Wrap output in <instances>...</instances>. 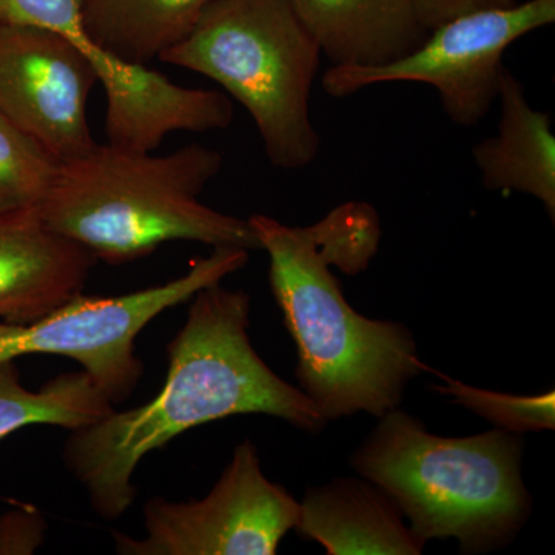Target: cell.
Here are the masks:
<instances>
[{
	"instance_id": "cell-1",
	"label": "cell",
	"mask_w": 555,
	"mask_h": 555,
	"mask_svg": "<svg viewBox=\"0 0 555 555\" xmlns=\"http://www.w3.org/2000/svg\"><path fill=\"white\" fill-rule=\"evenodd\" d=\"M189 302L188 320L167 347L169 372L158 396L72 430L65 443V466L105 520L133 505L134 470L144 456L193 427L250 414L308 433L327 425L305 392L278 377L251 346L246 292L218 283Z\"/></svg>"
},
{
	"instance_id": "cell-2",
	"label": "cell",
	"mask_w": 555,
	"mask_h": 555,
	"mask_svg": "<svg viewBox=\"0 0 555 555\" xmlns=\"http://www.w3.org/2000/svg\"><path fill=\"white\" fill-rule=\"evenodd\" d=\"M270 259L269 281L297 346L299 389L326 422L400 406L409 383L429 367L404 324L371 320L347 302L331 266L334 254L315 225L247 219Z\"/></svg>"
},
{
	"instance_id": "cell-3",
	"label": "cell",
	"mask_w": 555,
	"mask_h": 555,
	"mask_svg": "<svg viewBox=\"0 0 555 555\" xmlns=\"http://www.w3.org/2000/svg\"><path fill=\"white\" fill-rule=\"evenodd\" d=\"M221 167L217 150L201 144L164 156L96 144L60 164L38 215L47 228L112 266L147 257L171 241L261 250L247 219L199 201Z\"/></svg>"
},
{
	"instance_id": "cell-4",
	"label": "cell",
	"mask_w": 555,
	"mask_h": 555,
	"mask_svg": "<svg viewBox=\"0 0 555 555\" xmlns=\"http://www.w3.org/2000/svg\"><path fill=\"white\" fill-rule=\"evenodd\" d=\"M521 459L517 434L436 436L396 408L379 416L350 465L392 500L422 542L454 539L463 554H483L509 545L531 514Z\"/></svg>"
},
{
	"instance_id": "cell-5",
	"label": "cell",
	"mask_w": 555,
	"mask_h": 555,
	"mask_svg": "<svg viewBox=\"0 0 555 555\" xmlns=\"http://www.w3.org/2000/svg\"><path fill=\"white\" fill-rule=\"evenodd\" d=\"M320 56L291 0H211L159 61L218 82L254 119L270 164L298 170L320 150L309 109Z\"/></svg>"
},
{
	"instance_id": "cell-6",
	"label": "cell",
	"mask_w": 555,
	"mask_h": 555,
	"mask_svg": "<svg viewBox=\"0 0 555 555\" xmlns=\"http://www.w3.org/2000/svg\"><path fill=\"white\" fill-rule=\"evenodd\" d=\"M246 248L215 247L182 276L119 297L79 294L31 323L0 320V363L25 356H60L78 361L94 385L113 401L131 396L144 364L137 338L156 317L184 305L199 291L222 283L248 262Z\"/></svg>"
},
{
	"instance_id": "cell-7",
	"label": "cell",
	"mask_w": 555,
	"mask_h": 555,
	"mask_svg": "<svg viewBox=\"0 0 555 555\" xmlns=\"http://www.w3.org/2000/svg\"><path fill=\"white\" fill-rule=\"evenodd\" d=\"M554 21L555 0L473 11L434 28L418 49L389 64L332 65L323 89L331 96L345 98L379 83H427L437 90L452 122L474 127L499 98L507 47Z\"/></svg>"
},
{
	"instance_id": "cell-8",
	"label": "cell",
	"mask_w": 555,
	"mask_h": 555,
	"mask_svg": "<svg viewBox=\"0 0 555 555\" xmlns=\"http://www.w3.org/2000/svg\"><path fill=\"white\" fill-rule=\"evenodd\" d=\"M298 514V500L264 476L257 447L244 440L206 496L150 499L144 539L113 540L120 555H275Z\"/></svg>"
},
{
	"instance_id": "cell-9",
	"label": "cell",
	"mask_w": 555,
	"mask_h": 555,
	"mask_svg": "<svg viewBox=\"0 0 555 555\" xmlns=\"http://www.w3.org/2000/svg\"><path fill=\"white\" fill-rule=\"evenodd\" d=\"M98 75L57 33L0 22V113L60 163L96 145L87 105Z\"/></svg>"
},
{
	"instance_id": "cell-10",
	"label": "cell",
	"mask_w": 555,
	"mask_h": 555,
	"mask_svg": "<svg viewBox=\"0 0 555 555\" xmlns=\"http://www.w3.org/2000/svg\"><path fill=\"white\" fill-rule=\"evenodd\" d=\"M98 258L43 224L38 210L0 215V320L31 323L65 305Z\"/></svg>"
},
{
	"instance_id": "cell-11",
	"label": "cell",
	"mask_w": 555,
	"mask_h": 555,
	"mask_svg": "<svg viewBox=\"0 0 555 555\" xmlns=\"http://www.w3.org/2000/svg\"><path fill=\"white\" fill-rule=\"evenodd\" d=\"M294 529L328 555H418L426 546L392 500L363 477L310 488Z\"/></svg>"
},
{
	"instance_id": "cell-12",
	"label": "cell",
	"mask_w": 555,
	"mask_h": 555,
	"mask_svg": "<svg viewBox=\"0 0 555 555\" xmlns=\"http://www.w3.org/2000/svg\"><path fill=\"white\" fill-rule=\"evenodd\" d=\"M105 96L107 144L127 152H155L173 131L225 130L235 116L224 91L177 86L147 65L126 90Z\"/></svg>"
},
{
	"instance_id": "cell-13",
	"label": "cell",
	"mask_w": 555,
	"mask_h": 555,
	"mask_svg": "<svg viewBox=\"0 0 555 555\" xmlns=\"http://www.w3.org/2000/svg\"><path fill=\"white\" fill-rule=\"evenodd\" d=\"M334 65L378 67L406 56L429 35L412 0H291Z\"/></svg>"
},
{
	"instance_id": "cell-14",
	"label": "cell",
	"mask_w": 555,
	"mask_h": 555,
	"mask_svg": "<svg viewBox=\"0 0 555 555\" xmlns=\"http://www.w3.org/2000/svg\"><path fill=\"white\" fill-rule=\"evenodd\" d=\"M499 131L473 150L481 182L491 192L524 193L539 199L555 219V137L550 113L534 109L524 86L503 69Z\"/></svg>"
},
{
	"instance_id": "cell-15",
	"label": "cell",
	"mask_w": 555,
	"mask_h": 555,
	"mask_svg": "<svg viewBox=\"0 0 555 555\" xmlns=\"http://www.w3.org/2000/svg\"><path fill=\"white\" fill-rule=\"evenodd\" d=\"M211 0H79L83 25L104 53L147 65L198 24Z\"/></svg>"
},
{
	"instance_id": "cell-16",
	"label": "cell",
	"mask_w": 555,
	"mask_h": 555,
	"mask_svg": "<svg viewBox=\"0 0 555 555\" xmlns=\"http://www.w3.org/2000/svg\"><path fill=\"white\" fill-rule=\"evenodd\" d=\"M115 411L86 372H67L40 389H27L14 361L0 363V440L24 427L49 425L76 430Z\"/></svg>"
},
{
	"instance_id": "cell-17",
	"label": "cell",
	"mask_w": 555,
	"mask_h": 555,
	"mask_svg": "<svg viewBox=\"0 0 555 555\" xmlns=\"http://www.w3.org/2000/svg\"><path fill=\"white\" fill-rule=\"evenodd\" d=\"M60 160L0 113V215L38 210Z\"/></svg>"
},
{
	"instance_id": "cell-18",
	"label": "cell",
	"mask_w": 555,
	"mask_h": 555,
	"mask_svg": "<svg viewBox=\"0 0 555 555\" xmlns=\"http://www.w3.org/2000/svg\"><path fill=\"white\" fill-rule=\"evenodd\" d=\"M436 374L444 382L443 385H433L436 392L452 398L454 403L469 409L474 414L491 423L495 429L506 430L517 436L554 430V390L540 396H511V393L492 392V390L469 386L438 372Z\"/></svg>"
},
{
	"instance_id": "cell-19",
	"label": "cell",
	"mask_w": 555,
	"mask_h": 555,
	"mask_svg": "<svg viewBox=\"0 0 555 555\" xmlns=\"http://www.w3.org/2000/svg\"><path fill=\"white\" fill-rule=\"evenodd\" d=\"M0 22L57 33L91 62L102 86L122 78L131 67L104 53L91 40L79 0H0Z\"/></svg>"
},
{
	"instance_id": "cell-20",
	"label": "cell",
	"mask_w": 555,
	"mask_h": 555,
	"mask_svg": "<svg viewBox=\"0 0 555 555\" xmlns=\"http://www.w3.org/2000/svg\"><path fill=\"white\" fill-rule=\"evenodd\" d=\"M321 236L337 258V268L357 275L367 268L379 244L377 211L366 203H346L317 222Z\"/></svg>"
},
{
	"instance_id": "cell-21",
	"label": "cell",
	"mask_w": 555,
	"mask_h": 555,
	"mask_svg": "<svg viewBox=\"0 0 555 555\" xmlns=\"http://www.w3.org/2000/svg\"><path fill=\"white\" fill-rule=\"evenodd\" d=\"M46 528L38 511H10L0 516V555L35 553L46 539Z\"/></svg>"
},
{
	"instance_id": "cell-22",
	"label": "cell",
	"mask_w": 555,
	"mask_h": 555,
	"mask_svg": "<svg viewBox=\"0 0 555 555\" xmlns=\"http://www.w3.org/2000/svg\"><path fill=\"white\" fill-rule=\"evenodd\" d=\"M416 16L426 31H433L444 22L486 9H503L517 3L516 0H412Z\"/></svg>"
}]
</instances>
